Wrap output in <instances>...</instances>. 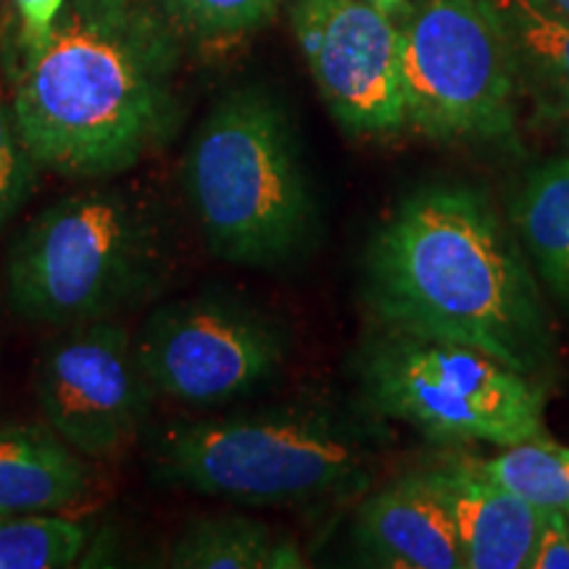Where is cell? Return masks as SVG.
<instances>
[{
    "label": "cell",
    "mask_w": 569,
    "mask_h": 569,
    "mask_svg": "<svg viewBox=\"0 0 569 569\" xmlns=\"http://www.w3.org/2000/svg\"><path fill=\"white\" fill-rule=\"evenodd\" d=\"M365 293L382 330L472 346L530 377L553 367L536 277L496 206L465 182H430L377 227Z\"/></svg>",
    "instance_id": "obj_1"
},
{
    "label": "cell",
    "mask_w": 569,
    "mask_h": 569,
    "mask_svg": "<svg viewBox=\"0 0 569 569\" xmlns=\"http://www.w3.org/2000/svg\"><path fill=\"white\" fill-rule=\"evenodd\" d=\"M180 59L182 34L153 0H67L13 74L19 134L48 172H130L177 130Z\"/></svg>",
    "instance_id": "obj_2"
},
{
    "label": "cell",
    "mask_w": 569,
    "mask_h": 569,
    "mask_svg": "<svg viewBox=\"0 0 569 569\" xmlns=\"http://www.w3.org/2000/svg\"><path fill=\"white\" fill-rule=\"evenodd\" d=\"M182 188L206 246L230 264L277 267L315 238L293 127L267 90H232L213 106L184 151Z\"/></svg>",
    "instance_id": "obj_3"
},
{
    "label": "cell",
    "mask_w": 569,
    "mask_h": 569,
    "mask_svg": "<svg viewBox=\"0 0 569 569\" xmlns=\"http://www.w3.org/2000/svg\"><path fill=\"white\" fill-rule=\"evenodd\" d=\"M167 222L148 196L92 184L56 198L13 240L6 282L17 315L42 325L111 319L159 288Z\"/></svg>",
    "instance_id": "obj_4"
},
{
    "label": "cell",
    "mask_w": 569,
    "mask_h": 569,
    "mask_svg": "<svg viewBox=\"0 0 569 569\" xmlns=\"http://www.w3.org/2000/svg\"><path fill=\"white\" fill-rule=\"evenodd\" d=\"M156 475L196 493L284 507L365 493L372 446L351 419L325 409H274L163 430Z\"/></svg>",
    "instance_id": "obj_5"
},
{
    "label": "cell",
    "mask_w": 569,
    "mask_h": 569,
    "mask_svg": "<svg viewBox=\"0 0 569 569\" xmlns=\"http://www.w3.org/2000/svg\"><path fill=\"white\" fill-rule=\"evenodd\" d=\"M359 382L372 411L436 443L507 448L543 436V382L480 348L382 330L361 348Z\"/></svg>",
    "instance_id": "obj_6"
},
{
    "label": "cell",
    "mask_w": 569,
    "mask_h": 569,
    "mask_svg": "<svg viewBox=\"0 0 569 569\" xmlns=\"http://www.w3.org/2000/svg\"><path fill=\"white\" fill-rule=\"evenodd\" d=\"M396 27L409 127L443 142L511 134L519 63L496 0H415Z\"/></svg>",
    "instance_id": "obj_7"
},
{
    "label": "cell",
    "mask_w": 569,
    "mask_h": 569,
    "mask_svg": "<svg viewBox=\"0 0 569 569\" xmlns=\"http://www.w3.org/2000/svg\"><path fill=\"white\" fill-rule=\"evenodd\" d=\"M134 351L156 396L217 407L280 372L288 340L259 311L201 296L153 309L134 336Z\"/></svg>",
    "instance_id": "obj_8"
},
{
    "label": "cell",
    "mask_w": 569,
    "mask_h": 569,
    "mask_svg": "<svg viewBox=\"0 0 569 569\" xmlns=\"http://www.w3.org/2000/svg\"><path fill=\"white\" fill-rule=\"evenodd\" d=\"M42 419L84 459L113 457L140 430L156 396L134 336L113 319L69 325L34 369Z\"/></svg>",
    "instance_id": "obj_9"
},
{
    "label": "cell",
    "mask_w": 569,
    "mask_h": 569,
    "mask_svg": "<svg viewBox=\"0 0 569 569\" xmlns=\"http://www.w3.org/2000/svg\"><path fill=\"white\" fill-rule=\"evenodd\" d=\"M290 21L336 122L353 134L407 127L401 40L390 13L369 0H293Z\"/></svg>",
    "instance_id": "obj_10"
},
{
    "label": "cell",
    "mask_w": 569,
    "mask_h": 569,
    "mask_svg": "<svg viewBox=\"0 0 569 569\" xmlns=\"http://www.w3.org/2000/svg\"><path fill=\"white\" fill-rule=\"evenodd\" d=\"M425 480L451 515L465 569H530L540 511L482 472L478 459H448Z\"/></svg>",
    "instance_id": "obj_11"
},
{
    "label": "cell",
    "mask_w": 569,
    "mask_h": 569,
    "mask_svg": "<svg viewBox=\"0 0 569 569\" xmlns=\"http://www.w3.org/2000/svg\"><path fill=\"white\" fill-rule=\"evenodd\" d=\"M353 540L380 567L465 569L451 515L422 472L403 475L365 498Z\"/></svg>",
    "instance_id": "obj_12"
},
{
    "label": "cell",
    "mask_w": 569,
    "mask_h": 569,
    "mask_svg": "<svg viewBox=\"0 0 569 569\" xmlns=\"http://www.w3.org/2000/svg\"><path fill=\"white\" fill-rule=\"evenodd\" d=\"M88 488V459L51 427L0 422V515H61Z\"/></svg>",
    "instance_id": "obj_13"
},
{
    "label": "cell",
    "mask_w": 569,
    "mask_h": 569,
    "mask_svg": "<svg viewBox=\"0 0 569 569\" xmlns=\"http://www.w3.org/2000/svg\"><path fill=\"white\" fill-rule=\"evenodd\" d=\"M177 569H301L306 559L293 538L256 519L222 515L190 522L167 551Z\"/></svg>",
    "instance_id": "obj_14"
},
{
    "label": "cell",
    "mask_w": 569,
    "mask_h": 569,
    "mask_svg": "<svg viewBox=\"0 0 569 569\" xmlns=\"http://www.w3.org/2000/svg\"><path fill=\"white\" fill-rule=\"evenodd\" d=\"M515 224L538 274L569 306V156L528 177L515 203Z\"/></svg>",
    "instance_id": "obj_15"
},
{
    "label": "cell",
    "mask_w": 569,
    "mask_h": 569,
    "mask_svg": "<svg viewBox=\"0 0 569 569\" xmlns=\"http://www.w3.org/2000/svg\"><path fill=\"white\" fill-rule=\"evenodd\" d=\"M507 19L519 63V88H528L551 113L569 117V19L543 0H496Z\"/></svg>",
    "instance_id": "obj_16"
},
{
    "label": "cell",
    "mask_w": 569,
    "mask_h": 569,
    "mask_svg": "<svg viewBox=\"0 0 569 569\" xmlns=\"http://www.w3.org/2000/svg\"><path fill=\"white\" fill-rule=\"evenodd\" d=\"M478 465L538 511L569 517V446L538 436L501 448L493 459H478Z\"/></svg>",
    "instance_id": "obj_17"
},
{
    "label": "cell",
    "mask_w": 569,
    "mask_h": 569,
    "mask_svg": "<svg viewBox=\"0 0 569 569\" xmlns=\"http://www.w3.org/2000/svg\"><path fill=\"white\" fill-rule=\"evenodd\" d=\"M90 530L61 515H0V569H67L82 559Z\"/></svg>",
    "instance_id": "obj_18"
},
{
    "label": "cell",
    "mask_w": 569,
    "mask_h": 569,
    "mask_svg": "<svg viewBox=\"0 0 569 569\" xmlns=\"http://www.w3.org/2000/svg\"><path fill=\"white\" fill-rule=\"evenodd\" d=\"M174 30L203 46L246 38L274 17L280 0H153Z\"/></svg>",
    "instance_id": "obj_19"
},
{
    "label": "cell",
    "mask_w": 569,
    "mask_h": 569,
    "mask_svg": "<svg viewBox=\"0 0 569 569\" xmlns=\"http://www.w3.org/2000/svg\"><path fill=\"white\" fill-rule=\"evenodd\" d=\"M40 172L42 167L19 134L11 98L0 88V230L30 201Z\"/></svg>",
    "instance_id": "obj_20"
},
{
    "label": "cell",
    "mask_w": 569,
    "mask_h": 569,
    "mask_svg": "<svg viewBox=\"0 0 569 569\" xmlns=\"http://www.w3.org/2000/svg\"><path fill=\"white\" fill-rule=\"evenodd\" d=\"M19 17V59L40 51L51 38L56 21H59L67 0H11Z\"/></svg>",
    "instance_id": "obj_21"
},
{
    "label": "cell",
    "mask_w": 569,
    "mask_h": 569,
    "mask_svg": "<svg viewBox=\"0 0 569 569\" xmlns=\"http://www.w3.org/2000/svg\"><path fill=\"white\" fill-rule=\"evenodd\" d=\"M530 569H569V519L561 511H540Z\"/></svg>",
    "instance_id": "obj_22"
},
{
    "label": "cell",
    "mask_w": 569,
    "mask_h": 569,
    "mask_svg": "<svg viewBox=\"0 0 569 569\" xmlns=\"http://www.w3.org/2000/svg\"><path fill=\"white\" fill-rule=\"evenodd\" d=\"M369 3L377 6V9L386 11V13H390V17H393V13H398V9H401V6H403V0H369Z\"/></svg>",
    "instance_id": "obj_23"
},
{
    "label": "cell",
    "mask_w": 569,
    "mask_h": 569,
    "mask_svg": "<svg viewBox=\"0 0 569 569\" xmlns=\"http://www.w3.org/2000/svg\"><path fill=\"white\" fill-rule=\"evenodd\" d=\"M546 6H551L553 11L561 13V17L569 19V0H543Z\"/></svg>",
    "instance_id": "obj_24"
},
{
    "label": "cell",
    "mask_w": 569,
    "mask_h": 569,
    "mask_svg": "<svg viewBox=\"0 0 569 569\" xmlns=\"http://www.w3.org/2000/svg\"><path fill=\"white\" fill-rule=\"evenodd\" d=\"M567 519H569V517H567Z\"/></svg>",
    "instance_id": "obj_25"
}]
</instances>
